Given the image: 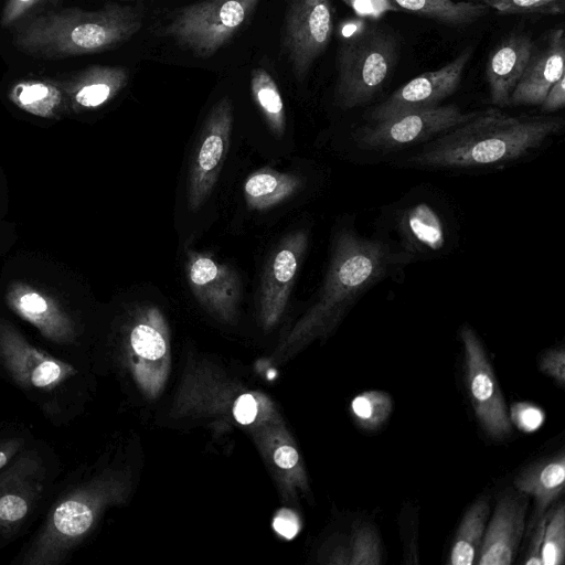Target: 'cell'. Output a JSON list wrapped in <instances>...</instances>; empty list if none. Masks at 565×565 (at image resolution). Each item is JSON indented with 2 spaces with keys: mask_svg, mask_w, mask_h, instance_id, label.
<instances>
[{
  "mask_svg": "<svg viewBox=\"0 0 565 565\" xmlns=\"http://www.w3.org/2000/svg\"><path fill=\"white\" fill-rule=\"evenodd\" d=\"M564 125L558 116H510L490 108L437 136L406 162L435 169L497 166L530 153Z\"/></svg>",
  "mask_w": 565,
  "mask_h": 565,
  "instance_id": "1",
  "label": "cell"
},
{
  "mask_svg": "<svg viewBox=\"0 0 565 565\" xmlns=\"http://www.w3.org/2000/svg\"><path fill=\"white\" fill-rule=\"evenodd\" d=\"M142 26V11L109 2L98 10L65 8L47 11L22 23L13 44L42 58L96 54L132 38Z\"/></svg>",
  "mask_w": 565,
  "mask_h": 565,
  "instance_id": "2",
  "label": "cell"
},
{
  "mask_svg": "<svg viewBox=\"0 0 565 565\" xmlns=\"http://www.w3.org/2000/svg\"><path fill=\"white\" fill-rule=\"evenodd\" d=\"M31 343L14 326L0 320V379L34 403L54 424H66L87 397L85 371Z\"/></svg>",
  "mask_w": 565,
  "mask_h": 565,
  "instance_id": "3",
  "label": "cell"
},
{
  "mask_svg": "<svg viewBox=\"0 0 565 565\" xmlns=\"http://www.w3.org/2000/svg\"><path fill=\"white\" fill-rule=\"evenodd\" d=\"M411 259L396 255L383 241L343 228L332 243L331 257L317 301L300 321L302 334L327 332L352 306L397 264Z\"/></svg>",
  "mask_w": 565,
  "mask_h": 565,
  "instance_id": "4",
  "label": "cell"
},
{
  "mask_svg": "<svg viewBox=\"0 0 565 565\" xmlns=\"http://www.w3.org/2000/svg\"><path fill=\"white\" fill-rule=\"evenodd\" d=\"M397 57L396 36L380 25H371L345 40L337 57V105L352 109L370 102L383 88Z\"/></svg>",
  "mask_w": 565,
  "mask_h": 565,
  "instance_id": "5",
  "label": "cell"
},
{
  "mask_svg": "<svg viewBox=\"0 0 565 565\" xmlns=\"http://www.w3.org/2000/svg\"><path fill=\"white\" fill-rule=\"evenodd\" d=\"M260 0H204L180 8L163 34L195 56L210 57L252 17Z\"/></svg>",
  "mask_w": 565,
  "mask_h": 565,
  "instance_id": "6",
  "label": "cell"
},
{
  "mask_svg": "<svg viewBox=\"0 0 565 565\" xmlns=\"http://www.w3.org/2000/svg\"><path fill=\"white\" fill-rule=\"evenodd\" d=\"M477 114L454 104L414 110L359 128L355 142L364 150H397L437 137Z\"/></svg>",
  "mask_w": 565,
  "mask_h": 565,
  "instance_id": "7",
  "label": "cell"
},
{
  "mask_svg": "<svg viewBox=\"0 0 565 565\" xmlns=\"http://www.w3.org/2000/svg\"><path fill=\"white\" fill-rule=\"evenodd\" d=\"M52 467L35 449L22 450L0 470V534L8 537L23 524L44 497Z\"/></svg>",
  "mask_w": 565,
  "mask_h": 565,
  "instance_id": "8",
  "label": "cell"
},
{
  "mask_svg": "<svg viewBox=\"0 0 565 565\" xmlns=\"http://www.w3.org/2000/svg\"><path fill=\"white\" fill-rule=\"evenodd\" d=\"M333 33L331 0H289L282 28V47L292 73L303 79L324 52Z\"/></svg>",
  "mask_w": 565,
  "mask_h": 565,
  "instance_id": "9",
  "label": "cell"
},
{
  "mask_svg": "<svg viewBox=\"0 0 565 565\" xmlns=\"http://www.w3.org/2000/svg\"><path fill=\"white\" fill-rule=\"evenodd\" d=\"M465 351L466 383L470 401L483 431L502 439L511 434L509 409L493 369L476 332L465 326L460 330Z\"/></svg>",
  "mask_w": 565,
  "mask_h": 565,
  "instance_id": "10",
  "label": "cell"
},
{
  "mask_svg": "<svg viewBox=\"0 0 565 565\" xmlns=\"http://www.w3.org/2000/svg\"><path fill=\"white\" fill-rule=\"evenodd\" d=\"M233 126V107L228 96L210 110L192 159L188 178V206L198 211L211 195L226 158Z\"/></svg>",
  "mask_w": 565,
  "mask_h": 565,
  "instance_id": "11",
  "label": "cell"
},
{
  "mask_svg": "<svg viewBox=\"0 0 565 565\" xmlns=\"http://www.w3.org/2000/svg\"><path fill=\"white\" fill-rule=\"evenodd\" d=\"M471 55L472 47H466L445 66L412 78L376 105L369 113V120L381 121L405 113L438 106L458 88Z\"/></svg>",
  "mask_w": 565,
  "mask_h": 565,
  "instance_id": "12",
  "label": "cell"
},
{
  "mask_svg": "<svg viewBox=\"0 0 565 565\" xmlns=\"http://www.w3.org/2000/svg\"><path fill=\"white\" fill-rule=\"evenodd\" d=\"M8 307L32 324L51 343L75 349L81 331L75 319L51 296L22 281L12 282L6 292Z\"/></svg>",
  "mask_w": 565,
  "mask_h": 565,
  "instance_id": "13",
  "label": "cell"
},
{
  "mask_svg": "<svg viewBox=\"0 0 565 565\" xmlns=\"http://www.w3.org/2000/svg\"><path fill=\"white\" fill-rule=\"evenodd\" d=\"M307 246V232L297 231L284 237L268 257L260 285V313L266 324L284 311Z\"/></svg>",
  "mask_w": 565,
  "mask_h": 565,
  "instance_id": "14",
  "label": "cell"
},
{
  "mask_svg": "<svg viewBox=\"0 0 565 565\" xmlns=\"http://www.w3.org/2000/svg\"><path fill=\"white\" fill-rule=\"evenodd\" d=\"M529 497L520 491L502 493L486 526L477 563L479 565L512 564L525 527Z\"/></svg>",
  "mask_w": 565,
  "mask_h": 565,
  "instance_id": "15",
  "label": "cell"
},
{
  "mask_svg": "<svg viewBox=\"0 0 565 565\" xmlns=\"http://www.w3.org/2000/svg\"><path fill=\"white\" fill-rule=\"evenodd\" d=\"M189 285L201 303L227 318L235 312L241 282L235 270L201 253L189 254Z\"/></svg>",
  "mask_w": 565,
  "mask_h": 565,
  "instance_id": "16",
  "label": "cell"
},
{
  "mask_svg": "<svg viewBox=\"0 0 565 565\" xmlns=\"http://www.w3.org/2000/svg\"><path fill=\"white\" fill-rule=\"evenodd\" d=\"M565 33L550 31L543 47L534 49L510 98V105L540 106L551 86L565 74Z\"/></svg>",
  "mask_w": 565,
  "mask_h": 565,
  "instance_id": "17",
  "label": "cell"
},
{
  "mask_svg": "<svg viewBox=\"0 0 565 565\" xmlns=\"http://www.w3.org/2000/svg\"><path fill=\"white\" fill-rule=\"evenodd\" d=\"M535 49L532 38L516 32L504 38L490 53L486 66V79L490 100L493 105L505 107L529 60Z\"/></svg>",
  "mask_w": 565,
  "mask_h": 565,
  "instance_id": "18",
  "label": "cell"
},
{
  "mask_svg": "<svg viewBox=\"0 0 565 565\" xmlns=\"http://www.w3.org/2000/svg\"><path fill=\"white\" fill-rule=\"evenodd\" d=\"M129 71L122 66L93 65L61 78L68 111L98 108L116 97L127 85Z\"/></svg>",
  "mask_w": 565,
  "mask_h": 565,
  "instance_id": "19",
  "label": "cell"
},
{
  "mask_svg": "<svg viewBox=\"0 0 565 565\" xmlns=\"http://www.w3.org/2000/svg\"><path fill=\"white\" fill-rule=\"evenodd\" d=\"M564 482L565 455L563 451L531 465L516 476L515 489L534 500L532 526L561 495Z\"/></svg>",
  "mask_w": 565,
  "mask_h": 565,
  "instance_id": "20",
  "label": "cell"
},
{
  "mask_svg": "<svg viewBox=\"0 0 565 565\" xmlns=\"http://www.w3.org/2000/svg\"><path fill=\"white\" fill-rule=\"evenodd\" d=\"M8 98L23 111L41 118H60L70 113L61 78H26L15 82Z\"/></svg>",
  "mask_w": 565,
  "mask_h": 565,
  "instance_id": "21",
  "label": "cell"
},
{
  "mask_svg": "<svg viewBox=\"0 0 565 565\" xmlns=\"http://www.w3.org/2000/svg\"><path fill=\"white\" fill-rule=\"evenodd\" d=\"M398 227L406 249L412 254H434L446 244L445 224L427 203L420 202L404 211Z\"/></svg>",
  "mask_w": 565,
  "mask_h": 565,
  "instance_id": "22",
  "label": "cell"
},
{
  "mask_svg": "<svg viewBox=\"0 0 565 565\" xmlns=\"http://www.w3.org/2000/svg\"><path fill=\"white\" fill-rule=\"evenodd\" d=\"M301 185L302 181L297 175L264 169L247 178L244 194L249 209L263 211L289 199Z\"/></svg>",
  "mask_w": 565,
  "mask_h": 565,
  "instance_id": "23",
  "label": "cell"
},
{
  "mask_svg": "<svg viewBox=\"0 0 565 565\" xmlns=\"http://www.w3.org/2000/svg\"><path fill=\"white\" fill-rule=\"evenodd\" d=\"M489 512V501L484 497L473 502L466 511L455 535L449 564L472 565L477 563Z\"/></svg>",
  "mask_w": 565,
  "mask_h": 565,
  "instance_id": "24",
  "label": "cell"
},
{
  "mask_svg": "<svg viewBox=\"0 0 565 565\" xmlns=\"http://www.w3.org/2000/svg\"><path fill=\"white\" fill-rule=\"evenodd\" d=\"M397 10H404L438 22L470 24L489 12V8L475 1L455 0H388Z\"/></svg>",
  "mask_w": 565,
  "mask_h": 565,
  "instance_id": "25",
  "label": "cell"
},
{
  "mask_svg": "<svg viewBox=\"0 0 565 565\" xmlns=\"http://www.w3.org/2000/svg\"><path fill=\"white\" fill-rule=\"evenodd\" d=\"M250 92L270 130L281 137L286 129L285 107L275 79L265 68L252 71Z\"/></svg>",
  "mask_w": 565,
  "mask_h": 565,
  "instance_id": "26",
  "label": "cell"
},
{
  "mask_svg": "<svg viewBox=\"0 0 565 565\" xmlns=\"http://www.w3.org/2000/svg\"><path fill=\"white\" fill-rule=\"evenodd\" d=\"M393 409L391 395L382 391H365L350 404L353 419L365 430H376L390 418Z\"/></svg>",
  "mask_w": 565,
  "mask_h": 565,
  "instance_id": "27",
  "label": "cell"
},
{
  "mask_svg": "<svg viewBox=\"0 0 565 565\" xmlns=\"http://www.w3.org/2000/svg\"><path fill=\"white\" fill-rule=\"evenodd\" d=\"M541 558L542 565H562L565 561V507L563 503L547 515Z\"/></svg>",
  "mask_w": 565,
  "mask_h": 565,
  "instance_id": "28",
  "label": "cell"
},
{
  "mask_svg": "<svg viewBox=\"0 0 565 565\" xmlns=\"http://www.w3.org/2000/svg\"><path fill=\"white\" fill-rule=\"evenodd\" d=\"M156 310L149 312L150 322H140L130 332V344L140 358L159 359L166 353L164 338L154 326Z\"/></svg>",
  "mask_w": 565,
  "mask_h": 565,
  "instance_id": "29",
  "label": "cell"
},
{
  "mask_svg": "<svg viewBox=\"0 0 565 565\" xmlns=\"http://www.w3.org/2000/svg\"><path fill=\"white\" fill-rule=\"evenodd\" d=\"M351 544V565H377L382 562L381 541L376 530L361 524L355 530Z\"/></svg>",
  "mask_w": 565,
  "mask_h": 565,
  "instance_id": "30",
  "label": "cell"
},
{
  "mask_svg": "<svg viewBox=\"0 0 565 565\" xmlns=\"http://www.w3.org/2000/svg\"><path fill=\"white\" fill-rule=\"evenodd\" d=\"M503 14H562L565 0H475Z\"/></svg>",
  "mask_w": 565,
  "mask_h": 565,
  "instance_id": "31",
  "label": "cell"
},
{
  "mask_svg": "<svg viewBox=\"0 0 565 565\" xmlns=\"http://www.w3.org/2000/svg\"><path fill=\"white\" fill-rule=\"evenodd\" d=\"M508 412L511 424L524 433L539 429L545 419L542 408L531 403H515Z\"/></svg>",
  "mask_w": 565,
  "mask_h": 565,
  "instance_id": "32",
  "label": "cell"
},
{
  "mask_svg": "<svg viewBox=\"0 0 565 565\" xmlns=\"http://www.w3.org/2000/svg\"><path fill=\"white\" fill-rule=\"evenodd\" d=\"M541 371L557 384L565 383V351L563 348L547 350L540 360Z\"/></svg>",
  "mask_w": 565,
  "mask_h": 565,
  "instance_id": "33",
  "label": "cell"
},
{
  "mask_svg": "<svg viewBox=\"0 0 565 565\" xmlns=\"http://www.w3.org/2000/svg\"><path fill=\"white\" fill-rule=\"evenodd\" d=\"M43 0H7L1 13V26L10 28L22 20Z\"/></svg>",
  "mask_w": 565,
  "mask_h": 565,
  "instance_id": "34",
  "label": "cell"
},
{
  "mask_svg": "<svg viewBox=\"0 0 565 565\" xmlns=\"http://www.w3.org/2000/svg\"><path fill=\"white\" fill-rule=\"evenodd\" d=\"M360 17L379 18L387 11H397L388 0H341Z\"/></svg>",
  "mask_w": 565,
  "mask_h": 565,
  "instance_id": "35",
  "label": "cell"
},
{
  "mask_svg": "<svg viewBox=\"0 0 565 565\" xmlns=\"http://www.w3.org/2000/svg\"><path fill=\"white\" fill-rule=\"evenodd\" d=\"M546 520L547 515L543 514L533 525L534 530L530 539L527 550L525 553V558L523 562L525 565H542L541 552Z\"/></svg>",
  "mask_w": 565,
  "mask_h": 565,
  "instance_id": "36",
  "label": "cell"
},
{
  "mask_svg": "<svg viewBox=\"0 0 565 565\" xmlns=\"http://www.w3.org/2000/svg\"><path fill=\"white\" fill-rule=\"evenodd\" d=\"M540 106L544 113L556 111L565 106V74L551 86Z\"/></svg>",
  "mask_w": 565,
  "mask_h": 565,
  "instance_id": "37",
  "label": "cell"
},
{
  "mask_svg": "<svg viewBox=\"0 0 565 565\" xmlns=\"http://www.w3.org/2000/svg\"><path fill=\"white\" fill-rule=\"evenodd\" d=\"M26 448L24 437H11L0 440V470L10 463L22 450Z\"/></svg>",
  "mask_w": 565,
  "mask_h": 565,
  "instance_id": "38",
  "label": "cell"
},
{
  "mask_svg": "<svg viewBox=\"0 0 565 565\" xmlns=\"http://www.w3.org/2000/svg\"><path fill=\"white\" fill-rule=\"evenodd\" d=\"M257 414V404L255 398L245 394L238 397L234 406V416L241 424H250Z\"/></svg>",
  "mask_w": 565,
  "mask_h": 565,
  "instance_id": "39",
  "label": "cell"
},
{
  "mask_svg": "<svg viewBox=\"0 0 565 565\" xmlns=\"http://www.w3.org/2000/svg\"><path fill=\"white\" fill-rule=\"evenodd\" d=\"M275 530L287 539H291L298 532L297 518L290 511H281L274 521Z\"/></svg>",
  "mask_w": 565,
  "mask_h": 565,
  "instance_id": "40",
  "label": "cell"
},
{
  "mask_svg": "<svg viewBox=\"0 0 565 565\" xmlns=\"http://www.w3.org/2000/svg\"><path fill=\"white\" fill-rule=\"evenodd\" d=\"M274 460L280 468L290 469L298 462V452L294 447L282 445L275 450Z\"/></svg>",
  "mask_w": 565,
  "mask_h": 565,
  "instance_id": "41",
  "label": "cell"
}]
</instances>
